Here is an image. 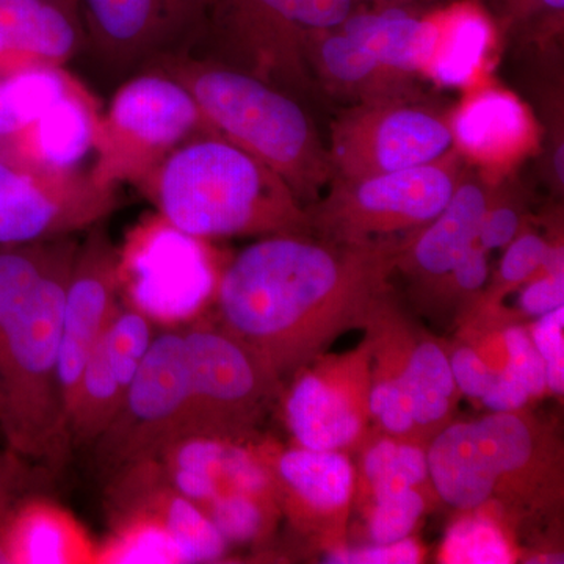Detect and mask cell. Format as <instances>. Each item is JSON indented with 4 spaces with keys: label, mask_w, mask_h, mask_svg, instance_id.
I'll list each match as a JSON object with an SVG mask.
<instances>
[{
    "label": "cell",
    "mask_w": 564,
    "mask_h": 564,
    "mask_svg": "<svg viewBox=\"0 0 564 564\" xmlns=\"http://www.w3.org/2000/svg\"><path fill=\"white\" fill-rule=\"evenodd\" d=\"M400 248L332 242L306 232L261 237L221 274V329L280 380L370 314Z\"/></svg>",
    "instance_id": "obj_1"
},
{
    "label": "cell",
    "mask_w": 564,
    "mask_h": 564,
    "mask_svg": "<svg viewBox=\"0 0 564 564\" xmlns=\"http://www.w3.org/2000/svg\"><path fill=\"white\" fill-rule=\"evenodd\" d=\"M162 220L195 239L310 231L288 184L231 141L206 135L166 158L155 181Z\"/></svg>",
    "instance_id": "obj_2"
},
{
    "label": "cell",
    "mask_w": 564,
    "mask_h": 564,
    "mask_svg": "<svg viewBox=\"0 0 564 564\" xmlns=\"http://www.w3.org/2000/svg\"><path fill=\"white\" fill-rule=\"evenodd\" d=\"M158 69L188 88L212 135L231 141L276 173L306 209L328 188L334 177L328 147L291 93L228 63L187 55Z\"/></svg>",
    "instance_id": "obj_3"
},
{
    "label": "cell",
    "mask_w": 564,
    "mask_h": 564,
    "mask_svg": "<svg viewBox=\"0 0 564 564\" xmlns=\"http://www.w3.org/2000/svg\"><path fill=\"white\" fill-rule=\"evenodd\" d=\"M76 251L0 323V441L43 470H61L73 451L58 388V348Z\"/></svg>",
    "instance_id": "obj_4"
},
{
    "label": "cell",
    "mask_w": 564,
    "mask_h": 564,
    "mask_svg": "<svg viewBox=\"0 0 564 564\" xmlns=\"http://www.w3.org/2000/svg\"><path fill=\"white\" fill-rule=\"evenodd\" d=\"M464 161L455 150L426 165L375 176L333 177L307 207L311 229L332 242L380 247L403 245L451 202Z\"/></svg>",
    "instance_id": "obj_5"
},
{
    "label": "cell",
    "mask_w": 564,
    "mask_h": 564,
    "mask_svg": "<svg viewBox=\"0 0 564 564\" xmlns=\"http://www.w3.org/2000/svg\"><path fill=\"white\" fill-rule=\"evenodd\" d=\"M358 9L352 0H212L206 32L231 54L234 68L288 93L314 87L307 41L339 28Z\"/></svg>",
    "instance_id": "obj_6"
},
{
    "label": "cell",
    "mask_w": 564,
    "mask_h": 564,
    "mask_svg": "<svg viewBox=\"0 0 564 564\" xmlns=\"http://www.w3.org/2000/svg\"><path fill=\"white\" fill-rule=\"evenodd\" d=\"M191 377L182 332L155 333L120 411L96 441V456L117 473L187 436Z\"/></svg>",
    "instance_id": "obj_7"
},
{
    "label": "cell",
    "mask_w": 564,
    "mask_h": 564,
    "mask_svg": "<svg viewBox=\"0 0 564 564\" xmlns=\"http://www.w3.org/2000/svg\"><path fill=\"white\" fill-rule=\"evenodd\" d=\"M454 150L448 113L413 99L352 104L332 124L334 177L358 180L426 165Z\"/></svg>",
    "instance_id": "obj_8"
},
{
    "label": "cell",
    "mask_w": 564,
    "mask_h": 564,
    "mask_svg": "<svg viewBox=\"0 0 564 564\" xmlns=\"http://www.w3.org/2000/svg\"><path fill=\"white\" fill-rule=\"evenodd\" d=\"M99 61L144 73L185 57L206 32L212 0H77Z\"/></svg>",
    "instance_id": "obj_9"
},
{
    "label": "cell",
    "mask_w": 564,
    "mask_h": 564,
    "mask_svg": "<svg viewBox=\"0 0 564 564\" xmlns=\"http://www.w3.org/2000/svg\"><path fill=\"white\" fill-rule=\"evenodd\" d=\"M182 334L191 377L187 436L237 440L261 414L278 378L225 329Z\"/></svg>",
    "instance_id": "obj_10"
},
{
    "label": "cell",
    "mask_w": 564,
    "mask_h": 564,
    "mask_svg": "<svg viewBox=\"0 0 564 564\" xmlns=\"http://www.w3.org/2000/svg\"><path fill=\"white\" fill-rule=\"evenodd\" d=\"M533 451V434L518 414L492 413L447 426L430 445L426 464L443 500L473 510L491 499L500 478L525 469Z\"/></svg>",
    "instance_id": "obj_11"
},
{
    "label": "cell",
    "mask_w": 564,
    "mask_h": 564,
    "mask_svg": "<svg viewBox=\"0 0 564 564\" xmlns=\"http://www.w3.org/2000/svg\"><path fill=\"white\" fill-rule=\"evenodd\" d=\"M154 336V323L141 307H118L77 386L68 417L73 448L95 444L113 421Z\"/></svg>",
    "instance_id": "obj_12"
},
{
    "label": "cell",
    "mask_w": 564,
    "mask_h": 564,
    "mask_svg": "<svg viewBox=\"0 0 564 564\" xmlns=\"http://www.w3.org/2000/svg\"><path fill=\"white\" fill-rule=\"evenodd\" d=\"M120 281L121 259L102 234L77 248L63 302L58 348V388L66 422L88 356L120 307Z\"/></svg>",
    "instance_id": "obj_13"
},
{
    "label": "cell",
    "mask_w": 564,
    "mask_h": 564,
    "mask_svg": "<svg viewBox=\"0 0 564 564\" xmlns=\"http://www.w3.org/2000/svg\"><path fill=\"white\" fill-rule=\"evenodd\" d=\"M454 150L486 177L503 176L540 143L532 110L518 95L478 80L448 113Z\"/></svg>",
    "instance_id": "obj_14"
},
{
    "label": "cell",
    "mask_w": 564,
    "mask_h": 564,
    "mask_svg": "<svg viewBox=\"0 0 564 564\" xmlns=\"http://www.w3.org/2000/svg\"><path fill=\"white\" fill-rule=\"evenodd\" d=\"M96 193L76 191L0 158V245L62 239L106 210Z\"/></svg>",
    "instance_id": "obj_15"
},
{
    "label": "cell",
    "mask_w": 564,
    "mask_h": 564,
    "mask_svg": "<svg viewBox=\"0 0 564 564\" xmlns=\"http://www.w3.org/2000/svg\"><path fill=\"white\" fill-rule=\"evenodd\" d=\"M107 126L111 135L141 152L173 150L198 129L210 133L188 88L172 74L154 69L139 73L118 88Z\"/></svg>",
    "instance_id": "obj_16"
},
{
    "label": "cell",
    "mask_w": 564,
    "mask_h": 564,
    "mask_svg": "<svg viewBox=\"0 0 564 564\" xmlns=\"http://www.w3.org/2000/svg\"><path fill=\"white\" fill-rule=\"evenodd\" d=\"M148 459L162 485L202 507L228 489L267 492L270 488L265 467L228 437H181Z\"/></svg>",
    "instance_id": "obj_17"
},
{
    "label": "cell",
    "mask_w": 564,
    "mask_h": 564,
    "mask_svg": "<svg viewBox=\"0 0 564 564\" xmlns=\"http://www.w3.org/2000/svg\"><path fill=\"white\" fill-rule=\"evenodd\" d=\"M131 261L140 303H176L188 310L214 288V274L199 239L165 221L140 243Z\"/></svg>",
    "instance_id": "obj_18"
},
{
    "label": "cell",
    "mask_w": 564,
    "mask_h": 564,
    "mask_svg": "<svg viewBox=\"0 0 564 564\" xmlns=\"http://www.w3.org/2000/svg\"><path fill=\"white\" fill-rule=\"evenodd\" d=\"M306 57L314 82L329 95L347 99L351 106L417 98L415 77L384 68L340 25L311 35Z\"/></svg>",
    "instance_id": "obj_19"
},
{
    "label": "cell",
    "mask_w": 564,
    "mask_h": 564,
    "mask_svg": "<svg viewBox=\"0 0 564 564\" xmlns=\"http://www.w3.org/2000/svg\"><path fill=\"white\" fill-rule=\"evenodd\" d=\"M489 195V182L464 173L447 206L400 248L397 265L430 280L444 278L477 242Z\"/></svg>",
    "instance_id": "obj_20"
},
{
    "label": "cell",
    "mask_w": 564,
    "mask_h": 564,
    "mask_svg": "<svg viewBox=\"0 0 564 564\" xmlns=\"http://www.w3.org/2000/svg\"><path fill=\"white\" fill-rule=\"evenodd\" d=\"M340 29L384 68L410 77L423 76L440 36L436 10L400 7H358Z\"/></svg>",
    "instance_id": "obj_21"
},
{
    "label": "cell",
    "mask_w": 564,
    "mask_h": 564,
    "mask_svg": "<svg viewBox=\"0 0 564 564\" xmlns=\"http://www.w3.org/2000/svg\"><path fill=\"white\" fill-rule=\"evenodd\" d=\"M76 11L61 0H0V62L57 66L68 61L80 41Z\"/></svg>",
    "instance_id": "obj_22"
},
{
    "label": "cell",
    "mask_w": 564,
    "mask_h": 564,
    "mask_svg": "<svg viewBox=\"0 0 564 564\" xmlns=\"http://www.w3.org/2000/svg\"><path fill=\"white\" fill-rule=\"evenodd\" d=\"M436 14L440 36L423 77L444 88L473 87L496 47V22L480 0H456Z\"/></svg>",
    "instance_id": "obj_23"
},
{
    "label": "cell",
    "mask_w": 564,
    "mask_h": 564,
    "mask_svg": "<svg viewBox=\"0 0 564 564\" xmlns=\"http://www.w3.org/2000/svg\"><path fill=\"white\" fill-rule=\"evenodd\" d=\"M288 422L304 448L337 451L361 433L362 419L339 384L317 373H306L288 399Z\"/></svg>",
    "instance_id": "obj_24"
},
{
    "label": "cell",
    "mask_w": 564,
    "mask_h": 564,
    "mask_svg": "<svg viewBox=\"0 0 564 564\" xmlns=\"http://www.w3.org/2000/svg\"><path fill=\"white\" fill-rule=\"evenodd\" d=\"M98 132L90 104L73 90L20 137L29 159L40 170L62 174L76 169L90 154Z\"/></svg>",
    "instance_id": "obj_25"
},
{
    "label": "cell",
    "mask_w": 564,
    "mask_h": 564,
    "mask_svg": "<svg viewBox=\"0 0 564 564\" xmlns=\"http://www.w3.org/2000/svg\"><path fill=\"white\" fill-rule=\"evenodd\" d=\"M33 496L11 516L6 534L9 563H70L90 556L66 516Z\"/></svg>",
    "instance_id": "obj_26"
},
{
    "label": "cell",
    "mask_w": 564,
    "mask_h": 564,
    "mask_svg": "<svg viewBox=\"0 0 564 564\" xmlns=\"http://www.w3.org/2000/svg\"><path fill=\"white\" fill-rule=\"evenodd\" d=\"M73 90L57 66H22L0 77V140L22 135Z\"/></svg>",
    "instance_id": "obj_27"
},
{
    "label": "cell",
    "mask_w": 564,
    "mask_h": 564,
    "mask_svg": "<svg viewBox=\"0 0 564 564\" xmlns=\"http://www.w3.org/2000/svg\"><path fill=\"white\" fill-rule=\"evenodd\" d=\"M276 473L292 492L318 510H337L350 499L352 469L336 451L293 448L280 456Z\"/></svg>",
    "instance_id": "obj_28"
},
{
    "label": "cell",
    "mask_w": 564,
    "mask_h": 564,
    "mask_svg": "<svg viewBox=\"0 0 564 564\" xmlns=\"http://www.w3.org/2000/svg\"><path fill=\"white\" fill-rule=\"evenodd\" d=\"M392 380L402 389L415 426L436 425L451 411L456 388L454 375L447 355L433 340L415 345L403 372Z\"/></svg>",
    "instance_id": "obj_29"
},
{
    "label": "cell",
    "mask_w": 564,
    "mask_h": 564,
    "mask_svg": "<svg viewBox=\"0 0 564 564\" xmlns=\"http://www.w3.org/2000/svg\"><path fill=\"white\" fill-rule=\"evenodd\" d=\"M76 248L66 237L35 243L0 245V323L17 311Z\"/></svg>",
    "instance_id": "obj_30"
},
{
    "label": "cell",
    "mask_w": 564,
    "mask_h": 564,
    "mask_svg": "<svg viewBox=\"0 0 564 564\" xmlns=\"http://www.w3.org/2000/svg\"><path fill=\"white\" fill-rule=\"evenodd\" d=\"M364 470L375 497H380L423 484L429 475V464L421 447L383 440L367 452Z\"/></svg>",
    "instance_id": "obj_31"
},
{
    "label": "cell",
    "mask_w": 564,
    "mask_h": 564,
    "mask_svg": "<svg viewBox=\"0 0 564 564\" xmlns=\"http://www.w3.org/2000/svg\"><path fill=\"white\" fill-rule=\"evenodd\" d=\"M486 10L503 32L543 46L563 33L564 0H488Z\"/></svg>",
    "instance_id": "obj_32"
},
{
    "label": "cell",
    "mask_w": 564,
    "mask_h": 564,
    "mask_svg": "<svg viewBox=\"0 0 564 564\" xmlns=\"http://www.w3.org/2000/svg\"><path fill=\"white\" fill-rule=\"evenodd\" d=\"M441 558L451 564H507L513 562V554L499 527L477 516L448 529Z\"/></svg>",
    "instance_id": "obj_33"
},
{
    "label": "cell",
    "mask_w": 564,
    "mask_h": 564,
    "mask_svg": "<svg viewBox=\"0 0 564 564\" xmlns=\"http://www.w3.org/2000/svg\"><path fill=\"white\" fill-rule=\"evenodd\" d=\"M263 494L228 489L204 505L212 524L228 545L251 543L263 532L267 525L265 508L261 502Z\"/></svg>",
    "instance_id": "obj_34"
},
{
    "label": "cell",
    "mask_w": 564,
    "mask_h": 564,
    "mask_svg": "<svg viewBox=\"0 0 564 564\" xmlns=\"http://www.w3.org/2000/svg\"><path fill=\"white\" fill-rule=\"evenodd\" d=\"M375 499L377 507L370 519L373 543L392 544L410 536L425 508L422 494L415 491V488H404Z\"/></svg>",
    "instance_id": "obj_35"
},
{
    "label": "cell",
    "mask_w": 564,
    "mask_h": 564,
    "mask_svg": "<svg viewBox=\"0 0 564 564\" xmlns=\"http://www.w3.org/2000/svg\"><path fill=\"white\" fill-rule=\"evenodd\" d=\"M40 469L3 445L0 448V563L7 564L6 534L18 505L32 496V470Z\"/></svg>",
    "instance_id": "obj_36"
},
{
    "label": "cell",
    "mask_w": 564,
    "mask_h": 564,
    "mask_svg": "<svg viewBox=\"0 0 564 564\" xmlns=\"http://www.w3.org/2000/svg\"><path fill=\"white\" fill-rule=\"evenodd\" d=\"M554 248L538 234H518L513 242L507 245V251L500 261V284L505 288H513L532 280L541 272L544 273Z\"/></svg>",
    "instance_id": "obj_37"
},
{
    "label": "cell",
    "mask_w": 564,
    "mask_h": 564,
    "mask_svg": "<svg viewBox=\"0 0 564 564\" xmlns=\"http://www.w3.org/2000/svg\"><path fill=\"white\" fill-rule=\"evenodd\" d=\"M564 306L541 315L534 323L532 343L545 367L547 388L556 395L564 391Z\"/></svg>",
    "instance_id": "obj_38"
},
{
    "label": "cell",
    "mask_w": 564,
    "mask_h": 564,
    "mask_svg": "<svg viewBox=\"0 0 564 564\" xmlns=\"http://www.w3.org/2000/svg\"><path fill=\"white\" fill-rule=\"evenodd\" d=\"M505 350H507L508 373L513 375L530 395L536 397L544 392L547 388L545 381V367L540 352L536 351L529 334L518 326L508 328L503 334Z\"/></svg>",
    "instance_id": "obj_39"
},
{
    "label": "cell",
    "mask_w": 564,
    "mask_h": 564,
    "mask_svg": "<svg viewBox=\"0 0 564 564\" xmlns=\"http://www.w3.org/2000/svg\"><path fill=\"white\" fill-rule=\"evenodd\" d=\"M369 411L388 433L404 436L415 429L410 404L392 378H386L372 386L369 392Z\"/></svg>",
    "instance_id": "obj_40"
},
{
    "label": "cell",
    "mask_w": 564,
    "mask_h": 564,
    "mask_svg": "<svg viewBox=\"0 0 564 564\" xmlns=\"http://www.w3.org/2000/svg\"><path fill=\"white\" fill-rule=\"evenodd\" d=\"M521 212L516 204L508 202L507 196L496 198L491 187L488 209L485 212L480 229H478L477 243L486 252L500 250L513 242L521 229Z\"/></svg>",
    "instance_id": "obj_41"
},
{
    "label": "cell",
    "mask_w": 564,
    "mask_h": 564,
    "mask_svg": "<svg viewBox=\"0 0 564 564\" xmlns=\"http://www.w3.org/2000/svg\"><path fill=\"white\" fill-rule=\"evenodd\" d=\"M421 562L419 545L410 538L392 544H375L367 547L345 549L326 556L333 564H414Z\"/></svg>",
    "instance_id": "obj_42"
},
{
    "label": "cell",
    "mask_w": 564,
    "mask_h": 564,
    "mask_svg": "<svg viewBox=\"0 0 564 564\" xmlns=\"http://www.w3.org/2000/svg\"><path fill=\"white\" fill-rule=\"evenodd\" d=\"M451 361L452 375L459 391L470 399H481L491 386L496 372L477 351L469 347L455 350Z\"/></svg>",
    "instance_id": "obj_43"
},
{
    "label": "cell",
    "mask_w": 564,
    "mask_h": 564,
    "mask_svg": "<svg viewBox=\"0 0 564 564\" xmlns=\"http://www.w3.org/2000/svg\"><path fill=\"white\" fill-rule=\"evenodd\" d=\"M522 311L541 317L564 304V273H543L536 280L529 282L521 292Z\"/></svg>",
    "instance_id": "obj_44"
},
{
    "label": "cell",
    "mask_w": 564,
    "mask_h": 564,
    "mask_svg": "<svg viewBox=\"0 0 564 564\" xmlns=\"http://www.w3.org/2000/svg\"><path fill=\"white\" fill-rule=\"evenodd\" d=\"M445 276L451 278L459 291H480L489 278L488 252L474 243Z\"/></svg>",
    "instance_id": "obj_45"
},
{
    "label": "cell",
    "mask_w": 564,
    "mask_h": 564,
    "mask_svg": "<svg viewBox=\"0 0 564 564\" xmlns=\"http://www.w3.org/2000/svg\"><path fill=\"white\" fill-rule=\"evenodd\" d=\"M61 2L66 3V6L74 7V9L79 10V7H77V0H61Z\"/></svg>",
    "instance_id": "obj_46"
}]
</instances>
